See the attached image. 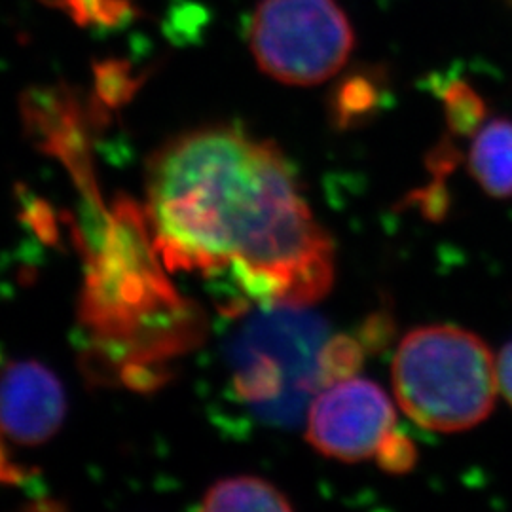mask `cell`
Returning a JSON list of instances; mask_svg holds the SVG:
<instances>
[{
  "label": "cell",
  "instance_id": "cell-5",
  "mask_svg": "<svg viewBox=\"0 0 512 512\" xmlns=\"http://www.w3.org/2000/svg\"><path fill=\"white\" fill-rule=\"evenodd\" d=\"M67 399L52 370L18 361L0 370V437L23 446L52 439L63 425Z\"/></svg>",
  "mask_w": 512,
  "mask_h": 512
},
{
  "label": "cell",
  "instance_id": "cell-2",
  "mask_svg": "<svg viewBox=\"0 0 512 512\" xmlns=\"http://www.w3.org/2000/svg\"><path fill=\"white\" fill-rule=\"evenodd\" d=\"M391 374L404 414L439 433H458L482 423L492 414L499 393L492 351L482 338L454 325L408 332Z\"/></svg>",
  "mask_w": 512,
  "mask_h": 512
},
{
  "label": "cell",
  "instance_id": "cell-1",
  "mask_svg": "<svg viewBox=\"0 0 512 512\" xmlns=\"http://www.w3.org/2000/svg\"><path fill=\"white\" fill-rule=\"evenodd\" d=\"M145 217L171 270L230 279L266 306L300 308L332 283L330 239L291 167L234 126L192 129L156 150Z\"/></svg>",
  "mask_w": 512,
  "mask_h": 512
},
{
  "label": "cell",
  "instance_id": "cell-3",
  "mask_svg": "<svg viewBox=\"0 0 512 512\" xmlns=\"http://www.w3.org/2000/svg\"><path fill=\"white\" fill-rule=\"evenodd\" d=\"M249 44L262 73L287 86H315L348 63L355 37L336 0H262Z\"/></svg>",
  "mask_w": 512,
  "mask_h": 512
},
{
  "label": "cell",
  "instance_id": "cell-4",
  "mask_svg": "<svg viewBox=\"0 0 512 512\" xmlns=\"http://www.w3.org/2000/svg\"><path fill=\"white\" fill-rule=\"evenodd\" d=\"M397 414L384 389L365 378H340L313 399L306 437L327 458L357 463L380 456Z\"/></svg>",
  "mask_w": 512,
  "mask_h": 512
},
{
  "label": "cell",
  "instance_id": "cell-8",
  "mask_svg": "<svg viewBox=\"0 0 512 512\" xmlns=\"http://www.w3.org/2000/svg\"><path fill=\"white\" fill-rule=\"evenodd\" d=\"M448 101H450V109L454 112L452 120L459 124L461 128H475L476 124L480 122L482 105H480L475 93L471 92L469 88L454 86Z\"/></svg>",
  "mask_w": 512,
  "mask_h": 512
},
{
  "label": "cell",
  "instance_id": "cell-7",
  "mask_svg": "<svg viewBox=\"0 0 512 512\" xmlns=\"http://www.w3.org/2000/svg\"><path fill=\"white\" fill-rule=\"evenodd\" d=\"M203 511H293L289 497L272 482L258 476L239 475L222 478L213 484L202 503Z\"/></svg>",
  "mask_w": 512,
  "mask_h": 512
},
{
  "label": "cell",
  "instance_id": "cell-9",
  "mask_svg": "<svg viewBox=\"0 0 512 512\" xmlns=\"http://www.w3.org/2000/svg\"><path fill=\"white\" fill-rule=\"evenodd\" d=\"M414 459H416V452L410 446V442L399 439L397 435L391 437V440L385 444L384 450L378 456V461L382 463V467L389 469V471H404V469L412 467Z\"/></svg>",
  "mask_w": 512,
  "mask_h": 512
},
{
  "label": "cell",
  "instance_id": "cell-6",
  "mask_svg": "<svg viewBox=\"0 0 512 512\" xmlns=\"http://www.w3.org/2000/svg\"><path fill=\"white\" fill-rule=\"evenodd\" d=\"M469 169L494 198H512V120L497 118L476 131Z\"/></svg>",
  "mask_w": 512,
  "mask_h": 512
},
{
  "label": "cell",
  "instance_id": "cell-10",
  "mask_svg": "<svg viewBox=\"0 0 512 512\" xmlns=\"http://www.w3.org/2000/svg\"><path fill=\"white\" fill-rule=\"evenodd\" d=\"M497 365V384H499V393L507 399V403L512 406V342L507 344L499 357L495 359Z\"/></svg>",
  "mask_w": 512,
  "mask_h": 512
}]
</instances>
